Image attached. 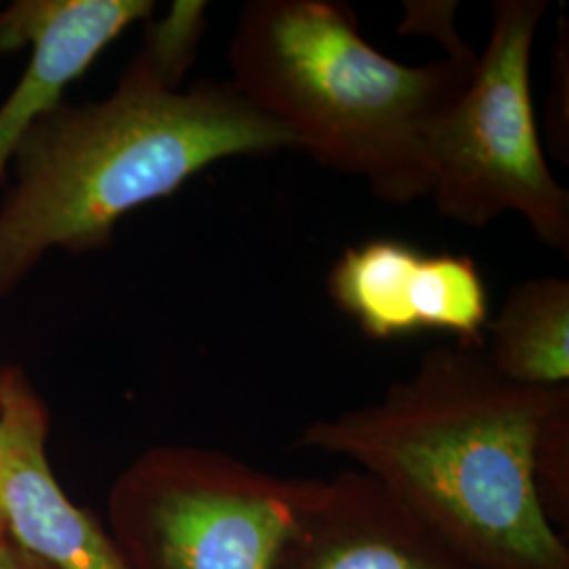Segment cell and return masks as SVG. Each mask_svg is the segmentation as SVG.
Wrapping results in <instances>:
<instances>
[{"instance_id":"cell-1","label":"cell","mask_w":569,"mask_h":569,"mask_svg":"<svg viewBox=\"0 0 569 569\" xmlns=\"http://www.w3.org/2000/svg\"><path fill=\"white\" fill-rule=\"evenodd\" d=\"M568 387H521L483 346H439L367 406L310 422L296 446L346 458L477 569H569L536 456Z\"/></svg>"},{"instance_id":"cell-2","label":"cell","mask_w":569,"mask_h":569,"mask_svg":"<svg viewBox=\"0 0 569 569\" xmlns=\"http://www.w3.org/2000/svg\"><path fill=\"white\" fill-rule=\"evenodd\" d=\"M298 150L230 81L188 89L133 56L102 102H61L21 138L0 201V300L60 249H108L124 216L230 157Z\"/></svg>"},{"instance_id":"cell-3","label":"cell","mask_w":569,"mask_h":569,"mask_svg":"<svg viewBox=\"0 0 569 569\" xmlns=\"http://www.w3.org/2000/svg\"><path fill=\"white\" fill-rule=\"evenodd\" d=\"M477 53L406 66L378 51L350 4L249 0L228 44L230 82L298 150L407 204L430 194L428 138L462 96Z\"/></svg>"},{"instance_id":"cell-4","label":"cell","mask_w":569,"mask_h":569,"mask_svg":"<svg viewBox=\"0 0 569 569\" xmlns=\"http://www.w3.org/2000/svg\"><path fill=\"white\" fill-rule=\"evenodd\" d=\"M547 0H496L488 44L462 96L428 138L430 199L468 228L517 213L533 237L569 256V190L555 178L531 98V51Z\"/></svg>"},{"instance_id":"cell-5","label":"cell","mask_w":569,"mask_h":569,"mask_svg":"<svg viewBox=\"0 0 569 569\" xmlns=\"http://www.w3.org/2000/svg\"><path fill=\"white\" fill-rule=\"evenodd\" d=\"M319 488L222 449L154 446L114 479L103 526L131 569H274Z\"/></svg>"},{"instance_id":"cell-6","label":"cell","mask_w":569,"mask_h":569,"mask_svg":"<svg viewBox=\"0 0 569 569\" xmlns=\"http://www.w3.org/2000/svg\"><path fill=\"white\" fill-rule=\"evenodd\" d=\"M327 293L369 340L448 333L486 346L489 291L465 253H422L399 239L350 244L327 274Z\"/></svg>"},{"instance_id":"cell-7","label":"cell","mask_w":569,"mask_h":569,"mask_svg":"<svg viewBox=\"0 0 569 569\" xmlns=\"http://www.w3.org/2000/svg\"><path fill=\"white\" fill-rule=\"evenodd\" d=\"M51 411L28 373L0 366V523L58 569H131L102 521L61 489L47 456Z\"/></svg>"},{"instance_id":"cell-8","label":"cell","mask_w":569,"mask_h":569,"mask_svg":"<svg viewBox=\"0 0 569 569\" xmlns=\"http://www.w3.org/2000/svg\"><path fill=\"white\" fill-rule=\"evenodd\" d=\"M152 0H16L0 9V56L32 49L20 82L0 103V186L26 131L58 108L70 84L138 21Z\"/></svg>"},{"instance_id":"cell-9","label":"cell","mask_w":569,"mask_h":569,"mask_svg":"<svg viewBox=\"0 0 569 569\" xmlns=\"http://www.w3.org/2000/svg\"><path fill=\"white\" fill-rule=\"evenodd\" d=\"M274 569H477L359 470L321 479Z\"/></svg>"},{"instance_id":"cell-10","label":"cell","mask_w":569,"mask_h":569,"mask_svg":"<svg viewBox=\"0 0 569 569\" xmlns=\"http://www.w3.org/2000/svg\"><path fill=\"white\" fill-rule=\"evenodd\" d=\"M486 357L493 369L521 387L569 385V281L536 277L517 283L489 317Z\"/></svg>"},{"instance_id":"cell-11","label":"cell","mask_w":569,"mask_h":569,"mask_svg":"<svg viewBox=\"0 0 569 569\" xmlns=\"http://www.w3.org/2000/svg\"><path fill=\"white\" fill-rule=\"evenodd\" d=\"M209 4L201 0H176L161 20L146 21L138 58L157 68L169 81L182 84L207 32Z\"/></svg>"},{"instance_id":"cell-12","label":"cell","mask_w":569,"mask_h":569,"mask_svg":"<svg viewBox=\"0 0 569 569\" xmlns=\"http://www.w3.org/2000/svg\"><path fill=\"white\" fill-rule=\"evenodd\" d=\"M536 489L550 523L561 531L569 521V406L545 430L536 456Z\"/></svg>"},{"instance_id":"cell-13","label":"cell","mask_w":569,"mask_h":569,"mask_svg":"<svg viewBox=\"0 0 569 569\" xmlns=\"http://www.w3.org/2000/svg\"><path fill=\"white\" fill-rule=\"evenodd\" d=\"M557 41L552 58V96L549 103V140L557 159L569 161L568 112L561 110V102L568 108V89L561 91V84L568 82V21L557 23Z\"/></svg>"},{"instance_id":"cell-14","label":"cell","mask_w":569,"mask_h":569,"mask_svg":"<svg viewBox=\"0 0 569 569\" xmlns=\"http://www.w3.org/2000/svg\"><path fill=\"white\" fill-rule=\"evenodd\" d=\"M406 7V20L401 23L403 32H428L437 37L448 56L470 51L467 42L456 32V2H409Z\"/></svg>"},{"instance_id":"cell-15","label":"cell","mask_w":569,"mask_h":569,"mask_svg":"<svg viewBox=\"0 0 569 569\" xmlns=\"http://www.w3.org/2000/svg\"><path fill=\"white\" fill-rule=\"evenodd\" d=\"M0 569H58L32 550L21 547L7 531L0 538Z\"/></svg>"},{"instance_id":"cell-16","label":"cell","mask_w":569,"mask_h":569,"mask_svg":"<svg viewBox=\"0 0 569 569\" xmlns=\"http://www.w3.org/2000/svg\"><path fill=\"white\" fill-rule=\"evenodd\" d=\"M4 536V528H2V523H0V538Z\"/></svg>"}]
</instances>
